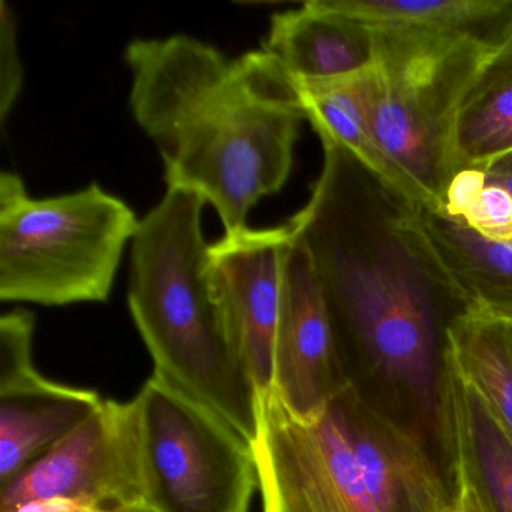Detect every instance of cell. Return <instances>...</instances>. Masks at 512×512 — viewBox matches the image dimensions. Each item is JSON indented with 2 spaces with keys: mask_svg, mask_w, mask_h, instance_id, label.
Here are the masks:
<instances>
[{
  "mask_svg": "<svg viewBox=\"0 0 512 512\" xmlns=\"http://www.w3.org/2000/svg\"><path fill=\"white\" fill-rule=\"evenodd\" d=\"M322 148L310 200L287 226L307 248L338 352L353 347L439 415V350L467 307L416 230L412 203L337 143Z\"/></svg>",
  "mask_w": 512,
  "mask_h": 512,
  "instance_id": "cell-1",
  "label": "cell"
},
{
  "mask_svg": "<svg viewBox=\"0 0 512 512\" xmlns=\"http://www.w3.org/2000/svg\"><path fill=\"white\" fill-rule=\"evenodd\" d=\"M373 29L421 32L488 47L512 43V0H331Z\"/></svg>",
  "mask_w": 512,
  "mask_h": 512,
  "instance_id": "cell-16",
  "label": "cell"
},
{
  "mask_svg": "<svg viewBox=\"0 0 512 512\" xmlns=\"http://www.w3.org/2000/svg\"><path fill=\"white\" fill-rule=\"evenodd\" d=\"M25 70L19 50V32L13 8L0 2V124L5 127L23 88Z\"/></svg>",
  "mask_w": 512,
  "mask_h": 512,
  "instance_id": "cell-20",
  "label": "cell"
},
{
  "mask_svg": "<svg viewBox=\"0 0 512 512\" xmlns=\"http://www.w3.org/2000/svg\"><path fill=\"white\" fill-rule=\"evenodd\" d=\"M35 316L14 308L0 319V488L58 445L104 398L43 376L34 362Z\"/></svg>",
  "mask_w": 512,
  "mask_h": 512,
  "instance_id": "cell-9",
  "label": "cell"
},
{
  "mask_svg": "<svg viewBox=\"0 0 512 512\" xmlns=\"http://www.w3.org/2000/svg\"><path fill=\"white\" fill-rule=\"evenodd\" d=\"M370 29L376 59L361 71V88L371 130L382 151L415 188L422 206L443 212L452 181L448 163L452 119L485 65L503 47Z\"/></svg>",
  "mask_w": 512,
  "mask_h": 512,
  "instance_id": "cell-5",
  "label": "cell"
},
{
  "mask_svg": "<svg viewBox=\"0 0 512 512\" xmlns=\"http://www.w3.org/2000/svg\"><path fill=\"white\" fill-rule=\"evenodd\" d=\"M253 451L262 512H379L332 404L301 419L257 394Z\"/></svg>",
  "mask_w": 512,
  "mask_h": 512,
  "instance_id": "cell-7",
  "label": "cell"
},
{
  "mask_svg": "<svg viewBox=\"0 0 512 512\" xmlns=\"http://www.w3.org/2000/svg\"><path fill=\"white\" fill-rule=\"evenodd\" d=\"M260 50L289 82L350 76L376 59L373 31L331 0H310L274 14Z\"/></svg>",
  "mask_w": 512,
  "mask_h": 512,
  "instance_id": "cell-13",
  "label": "cell"
},
{
  "mask_svg": "<svg viewBox=\"0 0 512 512\" xmlns=\"http://www.w3.org/2000/svg\"><path fill=\"white\" fill-rule=\"evenodd\" d=\"M134 121L160 152L169 190L197 194L224 233L289 181L304 115L269 91L250 52L232 59L190 35L137 38L124 52Z\"/></svg>",
  "mask_w": 512,
  "mask_h": 512,
  "instance_id": "cell-2",
  "label": "cell"
},
{
  "mask_svg": "<svg viewBox=\"0 0 512 512\" xmlns=\"http://www.w3.org/2000/svg\"><path fill=\"white\" fill-rule=\"evenodd\" d=\"M443 356L484 398L512 439V322L464 311L446 331Z\"/></svg>",
  "mask_w": 512,
  "mask_h": 512,
  "instance_id": "cell-18",
  "label": "cell"
},
{
  "mask_svg": "<svg viewBox=\"0 0 512 512\" xmlns=\"http://www.w3.org/2000/svg\"><path fill=\"white\" fill-rule=\"evenodd\" d=\"M143 500L155 512H250L253 442L160 376L136 397Z\"/></svg>",
  "mask_w": 512,
  "mask_h": 512,
  "instance_id": "cell-6",
  "label": "cell"
},
{
  "mask_svg": "<svg viewBox=\"0 0 512 512\" xmlns=\"http://www.w3.org/2000/svg\"><path fill=\"white\" fill-rule=\"evenodd\" d=\"M350 383L307 248L290 230L283 257L271 392L293 415L313 419Z\"/></svg>",
  "mask_w": 512,
  "mask_h": 512,
  "instance_id": "cell-10",
  "label": "cell"
},
{
  "mask_svg": "<svg viewBox=\"0 0 512 512\" xmlns=\"http://www.w3.org/2000/svg\"><path fill=\"white\" fill-rule=\"evenodd\" d=\"M442 214L493 244H512V197L485 181V172L464 170L452 178Z\"/></svg>",
  "mask_w": 512,
  "mask_h": 512,
  "instance_id": "cell-19",
  "label": "cell"
},
{
  "mask_svg": "<svg viewBox=\"0 0 512 512\" xmlns=\"http://www.w3.org/2000/svg\"><path fill=\"white\" fill-rule=\"evenodd\" d=\"M487 173H512V151L508 152V154L503 155L502 158L496 161V163L491 164L487 170H484Z\"/></svg>",
  "mask_w": 512,
  "mask_h": 512,
  "instance_id": "cell-24",
  "label": "cell"
},
{
  "mask_svg": "<svg viewBox=\"0 0 512 512\" xmlns=\"http://www.w3.org/2000/svg\"><path fill=\"white\" fill-rule=\"evenodd\" d=\"M140 220L92 182L32 199L17 173H0V299L44 307L107 302Z\"/></svg>",
  "mask_w": 512,
  "mask_h": 512,
  "instance_id": "cell-4",
  "label": "cell"
},
{
  "mask_svg": "<svg viewBox=\"0 0 512 512\" xmlns=\"http://www.w3.org/2000/svg\"><path fill=\"white\" fill-rule=\"evenodd\" d=\"M379 512H448L442 476L415 434L380 412L350 383L332 401Z\"/></svg>",
  "mask_w": 512,
  "mask_h": 512,
  "instance_id": "cell-12",
  "label": "cell"
},
{
  "mask_svg": "<svg viewBox=\"0 0 512 512\" xmlns=\"http://www.w3.org/2000/svg\"><path fill=\"white\" fill-rule=\"evenodd\" d=\"M452 478H454V490H452V506L448 512H487L478 494L463 476L452 473Z\"/></svg>",
  "mask_w": 512,
  "mask_h": 512,
  "instance_id": "cell-22",
  "label": "cell"
},
{
  "mask_svg": "<svg viewBox=\"0 0 512 512\" xmlns=\"http://www.w3.org/2000/svg\"><path fill=\"white\" fill-rule=\"evenodd\" d=\"M422 241L467 310L512 322V244H493L442 212L413 205Z\"/></svg>",
  "mask_w": 512,
  "mask_h": 512,
  "instance_id": "cell-15",
  "label": "cell"
},
{
  "mask_svg": "<svg viewBox=\"0 0 512 512\" xmlns=\"http://www.w3.org/2000/svg\"><path fill=\"white\" fill-rule=\"evenodd\" d=\"M439 424L452 473L487 512H512V439L484 398L442 355Z\"/></svg>",
  "mask_w": 512,
  "mask_h": 512,
  "instance_id": "cell-14",
  "label": "cell"
},
{
  "mask_svg": "<svg viewBox=\"0 0 512 512\" xmlns=\"http://www.w3.org/2000/svg\"><path fill=\"white\" fill-rule=\"evenodd\" d=\"M112 512H155L151 506L146 503H134V505L122 506V508L115 509Z\"/></svg>",
  "mask_w": 512,
  "mask_h": 512,
  "instance_id": "cell-25",
  "label": "cell"
},
{
  "mask_svg": "<svg viewBox=\"0 0 512 512\" xmlns=\"http://www.w3.org/2000/svg\"><path fill=\"white\" fill-rule=\"evenodd\" d=\"M289 239L287 224L269 229L247 227L224 233L209 251L215 290L257 394L272 391L283 257Z\"/></svg>",
  "mask_w": 512,
  "mask_h": 512,
  "instance_id": "cell-11",
  "label": "cell"
},
{
  "mask_svg": "<svg viewBox=\"0 0 512 512\" xmlns=\"http://www.w3.org/2000/svg\"><path fill=\"white\" fill-rule=\"evenodd\" d=\"M512 151V43L485 65L452 119L448 163L452 178L487 170Z\"/></svg>",
  "mask_w": 512,
  "mask_h": 512,
  "instance_id": "cell-17",
  "label": "cell"
},
{
  "mask_svg": "<svg viewBox=\"0 0 512 512\" xmlns=\"http://www.w3.org/2000/svg\"><path fill=\"white\" fill-rule=\"evenodd\" d=\"M485 181L491 185L502 187L503 190L508 191L509 196L512 197V173H487L485 172Z\"/></svg>",
  "mask_w": 512,
  "mask_h": 512,
  "instance_id": "cell-23",
  "label": "cell"
},
{
  "mask_svg": "<svg viewBox=\"0 0 512 512\" xmlns=\"http://www.w3.org/2000/svg\"><path fill=\"white\" fill-rule=\"evenodd\" d=\"M115 509L104 508L97 503L88 502V500L62 499V497H53V499L35 500V502L26 503L13 512H112Z\"/></svg>",
  "mask_w": 512,
  "mask_h": 512,
  "instance_id": "cell-21",
  "label": "cell"
},
{
  "mask_svg": "<svg viewBox=\"0 0 512 512\" xmlns=\"http://www.w3.org/2000/svg\"><path fill=\"white\" fill-rule=\"evenodd\" d=\"M53 497L109 509L145 503L133 400H104L73 433L0 488V512Z\"/></svg>",
  "mask_w": 512,
  "mask_h": 512,
  "instance_id": "cell-8",
  "label": "cell"
},
{
  "mask_svg": "<svg viewBox=\"0 0 512 512\" xmlns=\"http://www.w3.org/2000/svg\"><path fill=\"white\" fill-rule=\"evenodd\" d=\"M202 197L167 188L131 241L128 308L154 374L253 440L257 391L212 281Z\"/></svg>",
  "mask_w": 512,
  "mask_h": 512,
  "instance_id": "cell-3",
  "label": "cell"
}]
</instances>
